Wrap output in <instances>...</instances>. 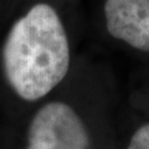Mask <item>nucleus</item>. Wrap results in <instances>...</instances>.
I'll use <instances>...</instances> for the list:
<instances>
[{
	"label": "nucleus",
	"instance_id": "nucleus-1",
	"mask_svg": "<svg viewBox=\"0 0 149 149\" xmlns=\"http://www.w3.org/2000/svg\"><path fill=\"white\" fill-rule=\"evenodd\" d=\"M3 65L9 85L25 101L42 98L63 80L70 67V46L52 6L36 4L11 26L3 47Z\"/></svg>",
	"mask_w": 149,
	"mask_h": 149
},
{
	"label": "nucleus",
	"instance_id": "nucleus-2",
	"mask_svg": "<svg viewBox=\"0 0 149 149\" xmlns=\"http://www.w3.org/2000/svg\"><path fill=\"white\" fill-rule=\"evenodd\" d=\"M26 149H90V136L72 107L50 102L32 118Z\"/></svg>",
	"mask_w": 149,
	"mask_h": 149
},
{
	"label": "nucleus",
	"instance_id": "nucleus-3",
	"mask_svg": "<svg viewBox=\"0 0 149 149\" xmlns=\"http://www.w3.org/2000/svg\"><path fill=\"white\" fill-rule=\"evenodd\" d=\"M104 15L112 36L149 52V0H106Z\"/></svg>",
	"mask_w": 149,
	"mask_h": 149
},
{
	"label": "nucleus",
	"instance_id": "nucleus-4",
	"mask_svg": "<svg viewBox=\"0 0 149 149\" xmlns=\"http://www.w3.org/2000/svg\"><path fill=\"white\" fill-rule=\"evenodd\" d=\"M127 149H149V123L136 130Z\"/></svg>",
	"mask_w": 149,
	"mask_h": 149
}]
</instances>
